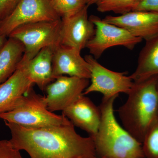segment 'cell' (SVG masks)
Instances as JSON below:
<instances>
[{
	"mask_svg": "<svg viewBox=\"0 0 158 158\" xmlns=\"http://www.w3.org/2000/svg\"><path fill=\"white\" fill-rule=\"evenodd\" d=\"M5 123L13 147L31 158H98L93 138L80 135L72 123L27 128Z\"/></svg>",
	"mask_w": 158,
	"mask_h": 158,
	"instance_id": "cell-1",
	"label": "cell"
},
{
	"mask_svg": "<svg viewBox=\"0 0 158 158\" xmlns=\"http://www.w3.org/2000/svg\"><path fill=\"white\" fill-rule=\"evenodd\" d=\"M158 77L134 82L127 100L118 110L123 127L141 143L148 130L158 117Z\"/></svg>",
	"mask_w": 158,
	"mask_h": 158,
	"instance_id": "cell-2",
	"label": "cell"
},
{
	"mask_svg": "<svg viewBox=\"0 0 158 158\" xmlns=\"http://www.w3.org/2000/svg\"><path fill=\"white\" fill-rule=\"evenodd\" d=\"M118 96L103 98L99 106L101 121L93 138L98 158H145L142 143L121 126L116 120L114 103Z\"/></svg>",
	"mask_w": 158,
	"mask_h": 158,
	"instance_id": "cell-3",
	"label": "cell"
},
{
	"mask_svg": "<svg viewBox=\"0 0 158 158\" xmlns=\"http://www.w3.org/2000/svg\"><path fill=\"white\" fill-rule=\"evenodd\" d=\"M0 118L27 128H40L71 123L63 115H57L48 109L45 96L37 94L33 88L22 97L15 107L2 113Z\"/></svg>",
	"mask_w": 158,
	"mask_h": 158,
	"instance_id": "cell-4",
	"label": "cell"
},
{
	"mask_svg": "<svg viewBox=\"0 0 158 158\" xmlns=\"http://www.w3.org/2000/svg\"><path fill=\"white\" fill-rule=\"evenodd\" d=\"M61 19L53 21L29 23L18 27L8 37L19 40L25 48L22 60L29 61L45 48L61 45Z\"/></svg>",
	"mask_w": 158,
	"mask_h": 158,
	"instance_id": "cell-5",
	"label": "cell"
},
{
	"mask_svg": "<svg viewBox=\"0 0 158 158\" xmlns=\"http://www.w3.org/2000/svg\"><path fill=\"white\" fill-rule=\"evenodd\" d=\"M61 19L50 0H20L13 11L0 21V35L8 37L15 29L25 24Z\"/></svg>",
	"mask_w": 158,
	"mask_h": 158,
	"instance_id": "cell-6",
	"label": "cell"
},
{
	"mask_svg": "<svg viewBox=\"0 0 158 158\" xmlns=\"http://www.w3.org/2000/svg\"><path fill=\"white\" fill-rule=\"evenodd\" d=\"M89 19L95 26V33L86 48L95 59L99 58L110 48L121 46L133 50L143 40L123 28L106 22L96 15H90Z\"/></svg>",
	"mask_w": 158,
	"mask_h": 158,
	"instance_id": "cell-7",
	"label": "cell"
},
{
	"mask_svg": "<svg viewBox=\"0 0 158 158\" xmlns=\"http://www.w3.org/2000/svg\"><path fill=\"white\" fill-rule=\"evenodd\" d=\"M90 72L91 83L83 93L84 95L99 92L104 98L118 96L119 93L128 94L132 88L134 81L126 73L110 70L100 64L91 55L85 56Z\"/></svg>",
	"mask_w": 158,
	"mask_h": 158,
	"instance_id": "cell-8",
	"label": "cell"
},
{
	"mask_svg": "<svg viewBox=\"0 0 158 158\" xmlns=\"http://www.w3.org/2000/svg\"><path fill=\"white\" fill-rule=\"evenodd\" d=\"M89 84V79L66 76L58 77L45 90L48 109L53 113L63 111L83 94Z\"/></svg>",
	"mask_w": 158,
	"mask_h": 158,
	"instance_id": "cell-9",
	"label": "cell"
},
{
	"mask_svg": "<svg viewBox=\"0 0 158 158\" xmlns=\"http://www.w3.org/2000/svg\"><path fill=\"white\" fill-rule=\"evenodd\" d=\"M86 5L80 11L61 18V45L81 52L93 37L95 26L88 17Z\"/></svg>",
	"mask_w": 158,
	"mask_h": 158,
	"instance_id": "cell-10",
	"label": "cell"
},
{
	"mask_svg": "<svg viewBox=\"0 0 158 158\" xmlns=\"http://www.w3.org/2000/svg\"><path fill=\"white\" fill-rule=\"evenodd\" d=\"M102 19L145 41L158 34V14L154 12L131 11L118 16L107 15Z\"/></svg>",
	"mask_w": 158,
	"mask_h": 158,
	"instance_id": "cell-11",
	"label": "cell"
},
{
	"mask_svg": "<svg viewBox=\"0 0 158 158\" xmlns=\"http://www.w3.org/2000/svg\"><path fill=\"white\" fill-rule=\"evenodd\" d=\"M52 72L55 80L65 75L80 78H90L89 64L82 57L81 51L62 45L54 50Z\"/></svg>",
	"mask_w": 158,
	"mask_h": 158,
	"instance_id": "cell-12",
	"label": "cell"
},
{
	"mask_svg": "<svg viewBox=\"0 0 158 158\" xmlns=\"http://www.w3.org/2000/svg\"><path fill=\"white\" fill-rule=\"evenodd\" d=\"M62 114L74 126L87 132L91 137L97 133L101 121L99 107L83 94L62 111Z\"/></svg>",
	"mask_w": 158,
	"mask_h": 158,
	"instance_id": "cell-13",
	"label": "cell"
},
{
	"mask_svg": "<svg viewBox=\"0 0 158 158\" xmlns=\"http://www.w3.org/2000/svg\"><path fill=\"white\" fill-rule=\"evenodd\" d=\"M33 85L27 74L25 63L21 61L14 73L0 84V115L13 110Z\"/></svg>",
	"mask_w": 158,
	"mask_h": 158,
	"instance_id": "cell-14",
	"label": "cell"
},
{
	"mask_svg": "<svg viewBox=\"0 0 158 158\" xmlns=\"http://www.w3.org/2000/svg\"><path fill=\"white\" fill-rule=\"evenodd\" d=\"M54 50L51 48H45L30 61L21 60L25 63L29 80L41 90H45L48 85L55 80L52 72Z\"/></svg>",
	"mask_w": 158,
	"mask_h": 158,
	"instance_id": "cell-15",
	"label": "cell"
},
{
	"mask_svg": "<svg viewBox=\"0 0 158 158\" xmlns=\"http://www.w3.org/2000/svg\"><path fill=\"white\" fill-rule=\"evenodd\" d=\"M158 76V34L146 40L135 72L131 76L134 82H140Z\"/></svg>",
	"mask_w": 158,
	"mask_h": 158,
	"instance_id": "cell-16",
	"label": "cell"
},
{
	"mask_svg": "<svg viewBox=\"0 0 158 158\" xmlns=\"http://www.w3.org/2000/svg\"><path fill=\"white\" fill-rule=\"evenodd\" d=\"M8 37L0 48V84L14 73L25 52L24 47L19 40Z\"/></svg>",
	"mask_w": 158,
	"mask_h": 158,
	"instance_id": "cell-17",
	"label": "cell"
},
{
	"mask_svg": "<svg viewBox=\"0 0 158 158\" xmlns=\"http://www.w3.org/2000/svg\"><path fill=\"white\" fill-rule=\"evenodd\" d=\"M141 0H100L97 3L99 12H113L122 15L133 11Z\"/></svg>",
	"mask_w": 158,
	"mask_h": 158,
	"instance_id": "cell-18",
	"label": "cell"
},
{
	"mask_svg": "<svg viewBox=\"0 0 158 158\" xmlns=\"http://www.w3.org/2000/svg\"><path fill=\"white\" fill-rule=\"evenodd\" d=\"M142 146L145 158H158V117L148 130Z\"/></svg>",
	"mask_w": 158,
	"mask_h": 158,
	"instance_id": "cell-19",
	"label": "cell"
},
{
	"mask_svg": "<svg viewBox=\"0 0 158 158\" xmlns=\"http://www.w3.org/2000/svg\"><path fill=\"white\" fill-rule=\"evenodd\" d=\"M52 6L61 18L71 15L86 6L85 0H50Z\"/></svg>",
	"mask_w": 158,
	"mask_h": 158,
	"instance_id": "cell-20",
	"label": "cell"
},
{
	"mask_svg": "<svg viewBox=\"0 0 158 158\" xmlns=\"http://www.w3.org/2000/svg\"><path fill=\"white\" fill-rule=\"evenodd\" d=\"M0 158H23L20 151L15 148L10 140H0Z\"/></svg>",
	"mask_w": 158,
	"mask_h": 158,
	"instance_id": "cell-21",
	"label": "cell"
},
{
	"mask_svg": "<svg viewBox=\"0 0 158 158\" xmlns=\"http://www.w3.org/2000/svg\"><path fill=\"white\" fill-rule=\"evenodd\" d=\"M20 0H0V21L13 11Z\"/></svg>",
	"mask_w": 158,
	"mask_h": 158,
	"instance_id": "cell-22",
	"label": "cell"
},
{
	"mask_svg": "<svg viewBox=\"0 0 158 158\" xmlns=\"http://www.w3.org/2000/svg\"><path fill=\"white\" fill-rule=\"evenodd\" d=\"M134 11H150L158 14V0H141Z\"/></svg>",
	"mask_w": 158,
	"mask_h": 158,
	"instance_id": "cell-23",
	"label": "cell"
},
{
	"mask_svg": "<svg viewBox=\"0 0 158 158\" xmlns=\"http://www.w3.org/2000/svg\"><path fill=\"white\" fill-rule=\"evenodd\" d=\"M85 2L87 6H89L91 5L96 4L100 0H85Z\"/></svg>",
	"mask_w": 158,
	"mask_h": 158,
	"instance_id": "cell-24",
	"label": "cell"
},
{
	"mask_svg": "<svg viewBox=\"0 0 158 158\" xmlns=\"http://www.w3.org/2000/svg\"><path fill=\"white\" fill-rule=\"evenodd\" d=\"M6 40H7V37L0 35V48L2 46L4 43L6 42Z\"/></svg>",
	"mask_w": 158,
	"mask_h": 158,
	"instance_id": "cell-25",
	"label": "cell"
},
{
	"mask_svg": "<svg viewBox=\"0 0 158 158\" xmlns=\"http://www.w3.org/2000/svg\"><path fill=\"white\" fill-rule=\"evenodd\" d=\"M156 87H157V93H158V79H157V81Z\"/></svg>",
	"mask_w": 158,
	"mask_h": 158,
	"instance_id": "cell-26",
	"label": "cell"
},
{
	"mask_svg": "<svg viewBox=\"0 0 158 158\" xmlns=\"http://www.w3.org/2000/svg\"></svg>",
	"mask_w": 158,
	"mask_h": 158,
	"instance_id": "cell-27",
	"label": "cell"
}]
</instances>
